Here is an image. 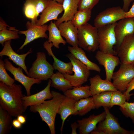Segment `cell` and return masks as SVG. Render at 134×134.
<instances>
[{
	"instance_id": "26",
	"label": "cell",
	"mask_w": 134,
	"mask_h": 134,
	"mask_svg": "<svg viewBox=\"0 0 134 134\" xmlns=\"http://www.w3.org/2000/svg\"><path fill=\"white\" fill-rule=\"evenodd\" d=\"M95 108L92 97L82 99L76 101L73 115L83 116Z\"/></svg>"
},
{
	"instance_id": "36",
	"label": "cell",
	"mask_w": 134,
	"mask_h": 134,
	"mask_svg": "<svg viewBox=\"0 0 134 134\" xmlns=\"http://www.w3.org/2000/svg\"><path fill=\"white\" fill-rule=\"evenodd\" d=\"M120 106V109L123 115L127 117L130 118L134 123V102L126 101Z\"/></svg>"
},
{
	"instance_id": "4",
	"label": "cell",
	"mask_w": 134,
	"mask_h": 134,
	"mask_svg": "<svg viewBox=\"0 0 134 134\" xmlns=\"http://www.w3.org/2000/svg\"><path fill=\"white\" fill-rule=\"evenodd\" d=\"M54 69L53 65L47 60L45 54L38 52L36 53V60L29 70L28 76L41 81L47 80L50 78Z\"/></svg>"
},
{
	"instance_id": "38",
	"label": "cell",
	"mask_w": 134,
	"mask_h": 134,
	"mask_svg": "<svg viewBox=\"0 0 134 134\" xmlns=\"http://www.w3.org/2000/svg\"><path fill=\"white\" fill-rule=\"evenodd\" d=\"M34 5L37 17L48 5L50 0H30Z\"/></svg>"
},
{
	"instance_id": "9",
	"label": "cell",
	"mask_w": 134,
	"mask_h": 134,
	"mask_svg": "<svg viewBox=\"0 0 134 134\" xmlns=\"http://www.w3.org/2000/svg\"><path fill=\"white\" fill-rule=\"evenodd\" d=\"M125 12L119 6L107 8L100 12L94 20V26L98 28L125 18Z\"/></svg>"
},
{
	"instance_id": "20",
	"label": "cell",
	"mask_w": 134,
	"mask_h": 134,
	"mask_svg": "<svg viewBox=\"0 0 134 134\" xmlns=\"http://www.w3.org/2000/svg\"><path fill=\"white\" fill-rule=\"evenodd\" d=\"M89 80L90 90L92 96L106 91L117 90L112 82L106 79H102L99 75L91 77Z\"/></svg>"
},
{
	"instance_id": "34",
	"label": "cell",
	"mask_w": 134,
	"mask_h": 134,
	"mask_svg": "<svg viewBox=\"0 0 134 134\" xmlns=\"http://www.w3.org/2000/svg\"><path fill=\"white\" fill-rule=\"evenodd\" d=\"M4 66V62L0 59V81L6 85L11 86L14 83V79L10 77L7 72Z\"/></svg>"
},
{
	"instance_id": "39",
	"label": "cell",
	"mask_w": 134,
	"mask_h": 134,
	"mask_svg": "<svg viewBox=\"0 0 134 134\" xmlns=\"http://www.w3.org/2000/svg\"><path fill=\"white\" fill-rule=\"evenodd\" d=\"M134 89V78L128 85L126 89L123 94L126 97L128 101L130 99V97L133 94H130V92Z\"/></svg>"
},
{
	"instance_id": "15",
	"label": "cell",
	"mask_w": 134,
	"mask_h": 134,
	"mask_svg": "<svg viewBox=\"0 0 134 134\" xmlns=\"http://www.w3.org/2000/svg\"><path fill=\"white\" fill-rule=\"evenodd\" d=\"M63 11L62 4L53 0H50L48 6L42 12L36 24L41 26L52 20L57 21L58 19V16Z\"/></svg>"
},
{
	"instance_id": "27",
	"label": "cell",
	"mask_w": 134,
	"mask_h": 134,
	"mask_svg": "<svg viewBox=\"0 0 134 134\" xmlns=\"http://www.w3.org/2000/svg\"><path fill=\"white\" fill-rule=\"evenodd\" d=\"M64 93L66 96L71 98L76 101L82 99L92 96L90 86L88 85L74 87Z\"/></svg>"
},
{
	"instance_id": "40",
	"label": "cell",
	"mask_w": 134,
	"mask_h": 134,
	"mask_svg": "<svg viewBox=\"0 0 134 134\" xmlns=\"http://www.w3.org/2000/svg\"><path fill=\"white\" fill-rule=\"evenodd\" d=\"M133 0H123V5L122 8L125 12H126L128 11L130 3Z\"/></svg>"
},
{
	"instance_id": "21",
	"label": "cell",
	"mask_w": 134,
	"mask_h": 134,
	"mask_svg": "<svg viewBox=\"0 0 134 134\" xmlns=\"http://www.w3.org/2000/svg\"><path fill=\"white\" fill-rule=\"evenodd\" d=\"M44 48L47 51L48 55L51 56L54 60L53 66L54 69L64 74L71 75L73 72V66L71 62L65 63L58 59L54 55L52 49L53 46L52 43L48 41H45L44 44Z\"/></svg>"
},
{
	"instance_id": "30",
	"label": "cell",
	"mask_w": 134,
	"mask_h": 134,
	"mask_svg": "<svg viewBox=\"0 0 134 134\" xmlns=\"http://www.w3.org/2000/svg\"><path fill=\"white\" fill-rule=\"evenodd\" d=\"M91 10H78L71 20L73 25L77 28L87 23L91 16Z\"/></svg>"
},
{
	"instance_id": "8",
	"label": "cell",
	"mask_w": 134,
	"mask_h": 134,
	"mask_svg": "<svg viewBox=\"0 0 134 134\" xmlns=\"http://www.w3.org/2000/svg\"><path fill=\"white\" fill-rule=\"evenodd\" d=\"M134 78V64H120L118 70L112 75V83L118 90L122 92L125 91Z\"/></svg>"
},
{
	"instance_id": "19",
	"label": "cell",
	"mask_w": 134,
	"mask_h": 134,
	"mask_svg": "<svg viewBox=\"0 0 134 134\" xmlns=\"http://www.w3.org/2000/svg\"><path fill=\"white\" fill-rule=\"evenodd\" d=\"M62 36L66 40V42L73 47L78 46V29L71 21H65L58 26Z\"/></svg>"
},
{
	"instance_id": "41",
	"label": "cell",
	"mask_w": 134,
	"mask_h": 134,
	"mask_svg": "<svg viewBox=\"0 0 134 134\" xmlns=\"http://www.w3.org/2000/svg\"><path fill=\"white\" fill-rule=\"evenodd\" d=\"M129 17L134 18V2L129 10L125 12V18Z\"/></svg>"
},
{
	"instance_id": "29",
	"label": "cell",
	"mask_w": 134,
	"mask_h": 134,
	"mask_svg": "<svg viewBox=\"0 0 134 134\" xmlns=\"http://www.w3.org/2000/svg\"><path fill=\"white\" fill-rule=\"evenodd\" d=\"M12 117L0 106V134L9 133L13 126Z\"/></svg>"
},
{
	"instance_id": "47",
	"label": "cell",
	"mask_w": 134,
	"mask_h": 134,
	"mask_svg": "<svg viewBox=\"0 0 134 134\" xmlns=\"http://www.w3.org/2000/svg\"><path fill=\"white\" fill-rule=\"evenodd\" d=\"M132 134H134V131H132Z\"/></svg>"
},
{
	"instance_id": "16",
	"label": "cell",
	"mask_w": 134,
	"mask_h": 134,
	"mask_svg": "<svg viewBox=\"0 0 134 134\" xmlns=\"http://www.w3.org/2000/svg\"><path fill=\"white\" fill-rule=\"evenodd\" d=\"M51 83V80L49 79L47 86L43 90L33 95H24L23 103L26 110L28 106L39 105L45 100L52 98V95L50 91Z\"/></svg>"
},
{
	"instance_id": "28",
	"label": "cell",
	"mask_w": 134,
	"mask_h": 134,
	"mask_svg": "<svg viewBox=\"0 0 134 134\" xmlns=\"http://www.w3.org/2000/svg\"><path fill=\"white\" fill-rule=\"evenodd\" d=\"M48 30L49 32L48 41L52 43L55 47L59 49L60 44L66 45V42L62 38L60 31L55 23L51 21L48 26Z\"/></svg>"
},
{
	"instance_id": "45",
	"label": "cell",
	"mask_w": 134,
	"mask_h": 134,
	"mask_svg": "<svg viewBox=\"0 0 134 134\" xmlns=\"http://www.w3.org/2000/svg\"><path fill=\"white\" fill-rule=\"evenodd\" d=\"M17 119L22 124H25L26 122V117L22 114L18 115Z\"/></svg>"
},
{
	"instance_id": "43",
	"label": "cell",
	"mask_w": 134,
	"mask_h": 134,
	"mask_svg": "<svg viewBox=\"0 0 134 134\" xmlns=\"http://www.w3.org/2000/svg\"><path fill=\"white\" fill-rule=\"evenodd\" d=\"M71 127L72 129L71 134H77L76 130L79 127L78 124L76 122H74L71 124Z\"/></svg>"
},
{
	"instance_id": "22",
	"label": "cell",
	"mask_w": 134,
	"mask_h": 134,
	"mask_svg": "<svg viewBox=\"0 0 134 134\" xmlns=\"http://www.w3.org/2000/svg\"><path fill=\"white\" fill-rule=\"evenodd\" d=\"M79 0H64L62 4L64 12L55 23L58 27L61 23L71 21L78 11Z\"/></svg>"
},
{
	"instance_id": "11",
	"label": "cell",
	"mask_w": 134,
	"mask_h": 134,
	"mask_svg": "<svg viewBox=\"0 0 134 134\" xmlns=\"http://www.w3.org/2000/svg\"><path fill=\"white\" fill-rule=\"evenodd\" d=\"M4 62L6 69L13 75L15 80L24 86L26 91L27 96L30 95L32 86L34 84L40 83L41 81L25 75L23 73L21 67L19 66L18 67H14L7 59H5Z\"/></svg>"
},
{
	"instance_id": "13",
	"label": "cell",
	"mask_w": 134,
	"mask_h": 134,
	"mask_svg": "<svg viewBox=\"0 0 134 134\" xmlns=\"http://www.w3.org/2000/svg\"><path fill=\"white\" fill-rule=\"evenodd\" d=\"M95 57L99 64L104 67L106 79L111 81L114 70L120 63L119 58L115 55L105 53L100 50L96 52Z\"/></svg>"
},
{
	"instance_id": "6",
	"label": "cell",
	"mask_w": 134,
	"mask_h": 134,
	"mask_svg": "<svg viewBox=\"0 0 134 134\" xmlns=\"http://www.w3.org/2000/svg\"><path fill=\"white\" fill-rule=\"evenodd\" d=\"M66 56L72 64L74 74H64L65 77L70 82L73 87L81 86L87 81L90 75V70L71 53Z\"/></svg>"
},
{
	"instance_id": "42",
	"label": "cell",
	"mask_w": 134,
	"mask_h": 134,
	"mask_svg": "<svg viewBox=\"0 0 134 134\" xmlns=\"http://www.w3.org/2000/svg\"><path fill=\"white\" fill-rule=\"evenodd\" d=\"M22 124L17 119L13 120L12 126L16 129H19L21 128L22 127Z\"/></svg>"
},
{
	"instance_id": "46",
	"label": "cell",
	"mask_w": 134,
	"mask_h": 134,
	"mask_svg": "<svg viewBox=\"0 0 134 134\" xmlns=\"http://www.w3.org/2000/svg\"><path fill=\"white\" fill-rule=\"evenodd\" d=\"M53 0L56 1L62 4L64 0Z\"/></svg>"
},
{
	"instance_id": "18",
	"label": "cell",
	"mask_w": 134,
	"mask_h": 134,
	"mask_svg": "<svg viewBox=\"0 0 134 134\" xmlns=\"http://www.w3.org/2000/svg\"><path fill=\"white\" fill-rule=\"evenodd\" d=\"M106 113L104 112L98 115L93 114L88 117L78 120V130L80 134H88L96 128L98 124L105 118Z\"/></svg>"
},
{
	"instance_id": "12",
	"label": "cell",
	"mask_w": 134,
	"mask_h": 134,
	"mask_svg": "<svg viewBox=\"0 0 134 134\" xmlns=\"http://www.w3.org/2000/svg\"><path fill=\"white\" fill-rule=\"evenodd\" d=\"M116 52L120 64H134V34L125 37Z\"/></svg>"
},
{
	"instance_id": "14",
	"label": "cell",
	"mask_w": 134,
	"mask_h": 134,
	"mask_svg": "<svg viewBox=\"0 0 134 134\" xmlns=\"http://www.w3.org/2000/svg\"><path fill=\"white\" fill-rule=\"evenodd\" d=\"M117 48L126 36L134 34V18H125L117 22L114 28Z\"/></svg>"
},
{
	"instance_id": "35",
	"label": "cell",
	"mask_w": 134,
	"mask_h": 134,
	"mask_svg": "<svg viewBox=\"0 0 134 134\" xmlns=\"http://www.w3.org/2000/svg\"><path fill=\"white\" fill-rule=\"evenodd\" d=\"M127 100L123 94L118 90L113 91L110 101V108L114 105L120 106L123 105Z\"/></svg>"
},
{
	"instance_id": "37",
	"label": "cell",
	"mask_w": 134,
	"mask_h": 134,
	"mask_svg": "<svg viewBox=\"0 0 134 134\" xmlns=\"http://www.w3.org/2000/svg\"><path fill=\"white\" fill-rule=\"evenodd\" d=\"M100 0H79L78 10H91Z\"/></svg>"
},
{
	"instance_id": "23",
	"label": "cell",
	"mask_w": 134,
	"mask_h": 134,
	"mask_svg": "<svg viewBox=\"0 0 134 134\" xmlns=\"http://www.w3.org/2000/svg\"><path fill=\"white\" fill-rule=\"evenodd\" d=\"M68 49L70 53L85 65L89 70L99 72H100L101 70L99 67L89 60L82 48L78 46H69L68 47Z\"/></svg>"
},
{
	"instance_id": "25",
	"label": "cell",
	"mask_w": 134,
	"mask_h": 134,
	"mask_svg": "<svg viewBox=\"0 0 134 134\" xmlns=\"http://www.w3.org/2000/svg\"><path fill=\"white\" fill-rule=\"evenodd\" d=\"M50 79L51 86L64 93L73 87L70 82L65 77L64 74L58 71L53 73Z\"/></svg>"
},
{
	"instance_id": "33",
	"label": "cell",
	"mask_w": 134,
	"mask_h": 134,
	"mask_svg": "<svg viewBox=\"0 0 134 134\" xmlns=\"http://www.w3.org/2000/svg\"><path fill=\"white\" fill-rule=\"evenodd\" d=\"M18 32L16 31L8 30L7 29L0 31V43L3 46L5 42L12 39L18 38Z\"/></svg>"
},
{
	"instance_id": "1",
	"label": "cell",
	"mask_w": 134,
	"mask_h": 134,
	"mask_svg": "<svg viewBox=\"0 0 134 134\" xmlns=\"http://www.w3.org/2000/svg\"><path fill=\"white\" fill-rule=\"evenodd\" d=\"M22 87L13 84L9 86L0 82V106L12 117H17L26 110L23 103Z\"/></svg>"
},
{
	"instance_id": "2",
	"label": "cell",
	"mask_w": 134,
	"mask_h": 134,
	"mask_svg": "<svg viewBox=\"0 0 134 134\" xmlns=\"http://www.w3.org/2000/svg\"><path fill=\"white\" fill-rule=\"evenodd\" d=\"M51 100L45 101L39 105L30 106V110L34 112H38L42 121L46 123L51 134H55V121L60 105L66 96L53 91Z\"/></svg>"
},
{
	"instance_id": "44",
	"label": "cell",
	"mask_w": 134,
	"mask_h": 134,
	"mask_svg": "<svg viewBox=\"0 0 134 134\" xmlns=\"http://www.w3.org/2000/svg\"><path fill=\"white\" fill-rule=\"evenodd\" d=\"M8 26L5 22L1 18L0 19V31H1L7 29L6 27Z\"/></svg>"
},
{
	"instance_id": "3",
	"label": "cell",
	"mask_w": 134,
	"mask_h": 134,
	"mask_svg": "<svg viewBox=\"0 0 134 134\" xmlns=\"http://www.w3.org/2000/svg\"><path fill=\"white\" fill-rule=\"evenodd\" d=\"M78 46L90 52L99 49L98 28L87 23L78 28Z\"/></svg>"
},
{
	"instance_id": "17",
	"label": "cell",
	"mask_w": 134,
	"mask_h": 134,
	"mask_svg": "<svg viewBox=\"0 0 134 134\" xmlns=\"http://www.w3.org/2000/svg\"><path fill=\"white\" fill-rule=\"evenodd\" d=\"M11 40L5 42L3 48L0 52V56L2 57L6 56L8 59L12 61L17 65L21 67L24 71L28 76V72L25 63V60L28 55L32 52L30 49L27 53L22 54H19L15 52L12 49L10 43Z\"/></svg>"
},
{
	"instance_id": "32",
	"label": "cell",
	"mask_w": 134,
	"mask_h": 134,
	"mask_svg": "<svg viewBox=\"0 0 134 134\" xmlns=\"http://www.w3.org/2000/svg\"><path fill=\"white\" fill-rule=\"evenodd\" d=\"M24 11L26 17L31 22L36 23L37 20L35 8L30 0H27L24 4Z\"/></svg>"
},
{
	"instance_id": "5",
	"label": "cell",
	"mask_w": 134,
	"mask_h": 134,
	"mask_svg": "<svg viewBox=\"0 0 134 134\" xmlns=\"http://www.w3.org/2000/svg\"><path fill=\"white\" fill-rule=\"evenodd\" d=\"M117 22L98 28L99 50L115 55H117L114 49L116 43L114 28Z\"/></svg>"
},
{
	"instance_id": "7",
	"label": "cell",
	"mask_w": 134,
	"mask_h": 134,
	"mask_svg": "<svg viewBox=\"0 0 134 134\" xmlns=\"http://www.w3.org/2000/svg\"><path fill=\"white\" fill-rule=\"evenodd\" d=\"M104 108L106 113L105 119L98 123L96 129L91 134H131V131L126 130L120 126L117 120L111 113L108 107H104Z\"/></svg>"
},
{
	"instance_id": "31",
	"label": "cell",
	"mask_w": 134,
	"mask_h": 134,
	"mask_svg": "<svg viewBox=\"0 0 134 134\" xmlns=\"http://www.w3.org/2000/svg\"><path fill=\"white\" fill-rule=\"evenodd\" d=\"M113 91H106L92 96L95 108L101 106L110 108V101Z\"/></svg>"
},
{
	"instance_id": "48",
	"label": "cell",
	"mask_w": 134,
	"mask_h": 134,
	"mask_svg": "<svg viewBox=\"0 0 134 134\" xmlns=\"http://www.w3.org/2000/svg\"></svg>"
},
{
	"instance_id": "24",
	"label": "cell",
	"mask_w": 134,
	"mask_h": 134,
	"mask_svg": "<svg viewBox=\"0 0 134 134\" xmlns=\"http://www.w3.org/2000/svg\"><path fill=\"white\" fill-rule=\"evenodd\" d=\"M76 101L66 96L60 105L57 114L60 115L62 121L60 129L61 133L66 120L69 116L73 115Z\"/></svg>"
},
{
	"instance_id": "10",
	"label": "cell",
	"mask_w": 134,
	"mask_h": 134,
	"mask_svg": "<svg viewBox=\"0 0 134 134\" xmlns=\"http://www.w3.org/2000/svg\"><path fill=\"white\" fill-rule=\"evenodd\" d=\"M27 30L24 31H20L15 29V27H10L9 29L11 30H15L18 31L19 34H23L26 38L23 44L18 50V51L22 49L28 44L34 40L40 38H47L48 36L46 33L48 30V26L44 24L41 26H39L36 23L28 21L26 24Z\"/></svg>"
}]
</instances>
